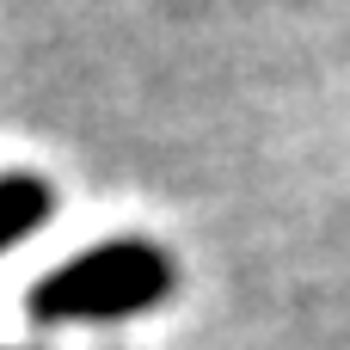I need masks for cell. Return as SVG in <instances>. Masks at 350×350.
Wrapping results in <instances>:
<instances>
[{
    "instance_id": "2",
    "label": "cell",
    "mask_w": 350,
    "mask_h": 350,
    "mask_svg": "<svg viewBox=\"0 0 350 350\" xmlns=\"http://www.w3.org/2000/svg\"><path fill=\"white\" fill-rule=\"evenodd\" d=\"M55 215V191L37 172H0V258Z\"/></svg>"
},
{
    "instance_id": "1",
    "label": "cell",
    "mask_w": 350,
    "mask_h": 350,
    "mask_svg": "<svg viewBox=\"0 0 350 350\" xmlns=\"http://www.w3.org/2000/svg\"><path fill=\"white\" fill-rule=\"evenodd\" d=\"M172 295V258L154 240H105L74 252L68 265L43 271L25 295V314L37 326H74V320H129Z\"/></svg>"
}]
</instances>
